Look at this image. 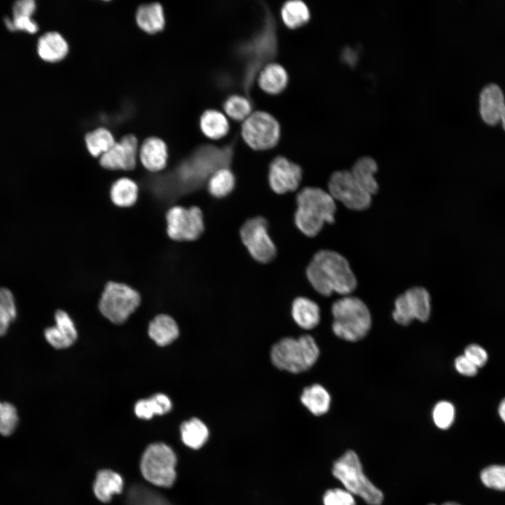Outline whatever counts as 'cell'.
Listing matches in <instances>:
<instances>
[{
	"label": "cell",
	"instance_id": "cell-1",
	"mask_svg": "<svg viewBox=\"0 0 505 505\" xmlns=\"http://www.w3.org/2000/svg\"><path fill=\"white\" fill-rule=\"evenodd\" d=\"M306 275L312 287L323 296H330L333 292L346 295L357 285L348 260L330 250H322L314 255L307 268Z\"/></svg>",
	"mask_w": 505,
	"mask_h": 505
},
{
	"label": "cell",
	"instance_id": "cell-2",
	"mask_svg": "<svg viewBox=\"0 0 505 505\" xmlns=\"http://www.w3.org/2000/svg\"><path fill=\"white\" fill-rule=\"evenodd\" d=\"M295 222L299 230L310 237L316 236L325 223H333L337 206L328 191L307 187L297 196Z\"/></svg>",
	"mask_w": 505,
	"mask_h": 505
},
{
	"label": "cell",
	"instance_id": "cell-3",
	"mask_svg": "<svg viewBox=\"0 0 505 505\" xmlns=\"http://www.w3.org/2000/svg\"><path fill=\"white\" fill-rule=\"evenodd\" d=\"M276 25L268 13L261 29L238 50L244 62L243 86L248 90L260 69L274 58L277 52ZM246 90V92H247Z\"/></svg>",
	"mask_w": 505,
	"mask_h": 505
},
{
	"label": "cell",
	"instance_id": "cell-4",
	"mask_svg": "<svg viewBox=\"0 0 505 505\" xmlns=\"http://www.w3.org/2000/svg\"><path fill=\"white\" fill-rule=\"evenodd\" d=\"M332 328L339 338L356 342L363 338L371 327V316L366 304L356 297L345 296L332 306Z\"/></svg>",
	"mask_w": 505,
	"mask_h": 505
},
{
	"label": "cell",
	"instance_id": "cell-5",
	"mask_svg": "<svg viewBox=\"0 0 505 505\" xmlns=\"http://www.w3.org/2000/svg\"><path fill=\"white\" fill-rule=\"evenodd\" d=\"M320 354L314 339L308 335L298 339L285 337L271 350V360L277 368L292 373L307 370L316 362Z\"/></svg>",
	"mask_w": 505,
	"mask_h": 505
},
{
	"label": "cell",
	"instance_id": "cell-6",
	"mask_svg": "<svg viewBox=\"0 0 505 505\" xmlns=\"http://www.w3.org/2000/svg\"><path fill=\"white\" fill-rule=\"evenodd\" d=\"M332 474L348 492L359 496L368 504L380 505L382 503V491L363 473L362 464L355 452L348 450L337 459L333 464Z\"/></svg>",
	"mask_w": 505,
	"mask_h": 505
},
{
	"label": "cell",
	"instance_id": "cell-7",
	"mask_svg": "<svg viewBox=\"0 0 505 505\" xmlns=\"http://www.w3.org/2000/svg\"><path fill=\"white\" fill-rule=\"evenodd\" d=\"M230 147L218 148L213 145L199 147L180 167L178 177L187 186L211 175L215 170L226 167L231 157Z\"/></svg>",
	"mask_w": 505,
	"mask_h": 505
},
{
	"label": "cell",
	"instance_id": "cell-8",
	"mask_svg": "<svg viewBox=\"0 0 505 505\" xmlns=\"http://www.w3.org/2000/svg\"><path fill=\"white\" fill-rule=\"evenodd\" d=\"M177 458L173 450L162 443L149 445L142 454L140 469L144 478L156 485L169 487L176 478Z\"/></svg>",
	"mask_w": 505,
	"mask_h": 505
},
{
	"label": "cell",
	"instance_id": "cell-9",
	"mask_svg": "<svg viewBox=\"0 0 505 505\" xmlns=\"http://www.w3.org/2000/svg\"><path fill=\"white\" fill-rule=\"evenodd\" d=\"M140 303V295L130 286L120 283L109 282L99 302L102 314L111 322H125Z\"/></svg>",
	"mask_w": 505,
	"mask_h": 505
},
{
	"label": "cell",
	"instance_id": "cell-10",
	"mask_svg": "<svg viewBox=\"0 0 505 505\" xmlns=\"http://www.w3.org/2000/svg\"><path fill=\"white\" fill-rule=\"evenodd\" d=\"M241 135L252 149L266 150L275 147L279 141L281 127L271 114L255 111L243 121Z\"/></svg>",
	"mask_w": 505,
	"mask_h": 505
},
{
	"label": "cell",
	"instance_id": "cell-11",
	"mask_svg": "<svg viewBox=\"0 0 505 505\" xmlns=\"http://www.w3.org/2000/svg\"><path fill=\"white\" fill-rule=\"evenodd\" d=\"M328 187L335 201L341 202L351 210H364L371 204L372 196L362 188L350 170L334 172L329 179Z\"/></svg>",
	"mask_w": 505,
	"mask_h": 505
},
{
	"label": "cell",
	"instance_id": "cell-12",
	"mask_svg": "<svg viewBox=\"0 0 505 505\" xmlns=\"http://www.w3.org/2000/svg\"><path fill=\"white\" fill-rule=\"evenodd\" d=\"M241 238L250 255L257 262L267 263L276 255V246L268 233L267 222L261 217L247 220L241 229Z\"/></svg>",
	"mask_w": 505,
	"mask_h": 505
},
{
	"label": "cell",
	"instance_id": "cell-13",
	"mask_svg": "<svg viewBox=\"0 0 505 505\" xmlns=\"http://www.w3.org/2000/svg\"><path fill=\"white\" fill-rule=\"evenodd\" d=\"M167 232L175 241H194L204 230L203 213L198 207L174 206L166 214Z\"/></svg>",
	"mask_w": 505,
	"mask_h": 505
},
{
	"label": "cell",
	"instance_id": "cell-14",
	"mask_svg": "<svg viewBox=\"0 0 505 505\" xmlns=\"http://www.w3.org/2000/svg\"><path fill=\"white\" fill-rule=\"evenodd\" d=\"M431 314V297L422 287H413L397 297L395 301L393 319L402 325L417 319L425 322Z\"/></svg>",
	"mask_w": 505,
	"mask_h": 505
},
{
	"label": "cell",
	"instance_id": "cell-15",
	"mask_svg": "<svg viewBox=\"0 0 505 505\" xmlns=\"http://www.w3.org/2000/svg\"><path fill=\"white\" fill-rule=\"evenodd\" d=\"M301 167L283 156L276 157L270 163L269 182L277 194L296 190L302 180Z\"/></svg>",
	"mask_w": 505,
	"mask_h": 505
},
{
	"label": "cell",
	"instance_id": "cell-16",
	"mask_svg": "<svg viewBox=\"0 0 505 505\" xmlns=\"http://www.w3.org/2000/svg\"><path fill=\"white\" fill-rule=\"evenodd\" d=\"M138 142L133 135H126L100 156V165L111 170H132L135 167Z\"/></svg>",
	"mask_w": 505,
	"mask_h": 505
},
{
	"label": "cell",
	"instance_id": "cell-17",
	"mask_svg": "<svg viewBox=\"0 0 505 505\" xmlns=\"http://www.w3.org/2000/svg\"><path fill=\"white\" fill-rule=\"evenodd\" d=\"M55 325L44 331L47 342L55 349H65L74 344L77 338L74 324L68 314L58 310L55 314Z\"/></svg>",
	"mask_w": 505,
	"mask_h": 505
},
{
	"label": "cell",
	"instance_id": "cell-18",
	"mask_svg": "<svg viewBox=\"0 0 505 505\" xmlns=\"http://www.w3.org/2000/svg\"><path fill=\"white\" fill-rule=\"evenodd\" d=\"M504 107V96L499 86L494 83L485 86L480 95V113L484 121L489 125L497 124Z\"/></svg>",
	"mask_w": 505,
	"mask_h": 505
},
{
	"label": "cell",
	"instance_id": "cell-19",
	"mask_svg": "<svg viewBox=\"0 0 505 505\" xmlns=\"http://www.w3.org/2000/svg\"><path fill=\"white\" fill-rule=\"evenodd\" d=\"M140 159L145 168L152 172L163 169L167 163V145L156 137L147 138L140 149Z\"/></svg>",
	"mask_w": 505,
	"mask_h": 505
},
{
	"label": "cell",
	"instance_id": "cell-20",
	"mask_svg": "<svg viewBox=\"0 0 505 505\" xmlns=\"http://www.w3.org/2000/svg\"><path fill=\"white\" fill-rule=\"evenodd\" d=\"M257 80L262 90L270 95H276L286 88L288 74L282 65L271 62L260 69Z\"/></svg>",
	"mask_w": 505,
	"mask_h": 505
},
{
	"label": "cell",
	"instance_id": "cell-21",
	"mask_svg": "<svg viewBox=\"0 0 505 505\" xmlns=\"http://www.w3.org/2000/svg\"><path fill=\"white\" fill-rule=\"evenodd\" d=\"M68 44L63 36L56 32L42 35L37 44L39 57L45 61L54 62L62 60L68 53Z\"/></svg>",
	"mask_w": 505,
	"mask_h": 505
},
{
	"label": "cell",
	"instance_id": "cell-22",
	"mask_svg": "<svg viewBox=\"0 0 505 505\" xmlns=\"http://www.w3.org/2000/svg\"><path fill=\"white\" fill-rule=\"evenodd\" d=\"M148 334L156 344L166 346L179 335V328L175 321L166 314H159L149 323Z\"/></svg>",
	"mask_w": 505,
	"mask_h": 505
},
{
	"label": "cell",
	"instance_id": "cell-23",
	"mask_svg": "<svg viewBox=\"0 0 505 505\" xmlns=\"http://www.w3.org/2000/svg\"><path fill=\"white\" fill-rule=\"evenodd\" d=\"M378 169L377 162L371 157L359 158L354 164L350 172L362 188L372 196L379 189L375 175Z\"/></svg>",
	"mask_w": 505,
	"mask_h": 505
},
{
	"label": "cell",
	"instance_id": "cell-24",
	"mask_svg": "<svg viewBox=\"0 0 505 505\" xmlns=\"http://www.w3.org/2000/svg\"><path fill=\"white\" fill-rule=\"evenodd\" d=\"M292 316L295 323L302 328L312 329L320 322V308L313 300L299 297L293 301Z\"/></svg>",
	"mask_w": 505,
	"mask_h": 505
},
{
	"label": "cell",
	"instance_id": "cell-25",
	"mask_svg": "<svg viewBox=\"0 0 505 505\" xmlns=\"http://www.w3.org/2000/svg\"><path fill=\"white\" fill-rule=\"evenodd\" d=\"M136 22L140 29L149 34L161 31L165 25L162 6L157 2L141 5L137 10Z\"/></svg>",
	"mask_w": 505,
	"mask_h": 505
},
{
	"label": "cell",
	"instance_id": "cell-26",
	"mask_svg": "<svg viewBox=\"0 0 505 505\" xmlns=\"http://www.w3.org/2000/svg\"><path fill=\"white\" fill-rule=\"evenodd\" d=\"M123 485V479L119 473L111 470H101L96 475L93 491L100 501L107 503L111 501L113 494L121 492Z\"/></svg>",
	"mask_w": 505,
	"mask_h": 505
},
{
	"label": "cell",
	"instance_id": "cell-27",
	"mask_svg": "<svg viewBox=\"0 0 505 505\" xmlns=\"http://www.w3.org/2000/svg\"><path fill=\"white\" fill-rule=\"evenodd\" d=\"M199 124L203 135L211 140L220 139L229 130L227 116L216 109L205 111L200 118Z\"/></svg>",
	"mask_w": 505,
	"mask_h": 505
},
{
	"label": "cell",
	"instance_id": "cell-28",
	"mask_svg": "<svg viewBox=\"0 0 505 505\" xmlns=\"http://www.w3.org/2000/svg\"><path fill=\"white\" fill-rule=\"evenodd\" d=\"M302 404L314 415L319 416L326 413L330 405L331 398L326 389L320 384L306 387L300 397Z\"/></svg>",
	"mask_w": 505,
	"mask_h": 505
},
{
	"label": "cell",
	"instance_id": "cell-29",
	"mask_svg": "<svg viewBox=\"0 0 505 505\" xmlns=\"http://www.w3.org/2000/svg\"><path fill=\"white\" fill-rule=\"evenodd\" d=\"M172 408L170 398L163 393H156L148 399H142L135 405V412L141 419H151L154 415H164Z\"/></svg>",
	"mask_w": 505,
	"mask_h": 505
},
{
	"label": "cell",
	"instance_id": "cell-30",
	"mask_svg": "<svg viewBox=\"0 0 505 505\" xmlns=\"http://www.w3.org/2000/svg\"><path fill=\"white\" fill-rule=\"evenodd\" d=\"M180 433L183 443L192 449L201 447L209 435L206 425L198 418L183 422L180 426Z\"/></svg>",
	"mask_w": 505,
	"mask_h": 505
},
{
	"label": "cell",
	"instance_id": "cell-31",
	"mask_svg": "<svg viewBox=\"0 0 505 505\" xmlns=\"http://www.w3.org/2000/svg\"><path fill=\"white\" fill-rule=\"evenodd\" d=\"M281 15L285 25L290 29L301 27L310 19L308 6L304 2L299 0L285 2L281 8Z\"/></svg>",
	"mask_w": 505,
	"mask_h": 505
},
{
	"label": "cell",
	"instance_id": "cell-32",
	"mask_svg": "<svg viewBox=\"0 0 505 505\" xmlns=\"http://www.w3.org/2000/svg\"><path fill=\"white\" fill-rule=\"evenodd\" d=\"M110 194L112 201L116 206L128 207L136 201L138 187L133 180L123 177L113 184Z\"/></svg>",
	"mask_w": 505,
	"mask_h": 505
},
{
	"label": "cell",
	"instance_id": "cell-33",
	"mask_svg": "<svg viewBox=\"0 0 505 505\" xmlns=\"http://www.w3.org/2000/svg\"><path fill=\"white\" fill-rule=\"evenodd\" d=\"M235 177L227 167L215 170L209 177L208 189L210 194L217 198L227 196L234 188Z\"/></svg>",
	"mask_w": 505,
	"mask_h": 505
},
{
	"label": "cell",
	"instance_id": "cell-34",
	"mask_svg": "<svg viewBox=\"0 0 505 505\" xmlns=\"http://www.w3.org/2000/svg\"><path fill=\"white\" fill-rule=\"evenodd\" d=\"M128 505H173L159 493L142 485H133L127 494Z\"/></svg>",
	"mask_w": 505,
	"mask_h": 505
},
{
	"label": "cell",
	"instance_id": "cell-35",
	"mask_svg": "<svg viewBox=\"0 0 505 505\" xmlns=\"http://www.w3.org/2000/svg\"><path fill=\"white\" fill-rule=\"evenodd\" d=\"M85 140L88 152L95 157L101 156L116 142L112 133L104 128L87 133Z\"/></svg>",
	"mask_w": 505,
	"mask_h": 505
},
{
	"label": "cell",
	"instance_id": "cell-36",
	"mask_svg": "<svg viewBox=\"0 0 505 505\" xmlns=\"http://www.w3.org/2000/svg\"><path fill=\"white\" fill-rule=\"evenodd\" d=\"M252 102L245 95H231L224 103L225 114L231 119L238 121L245 120L252 112Z\"/></svg>",
	"mask_w": 505,
	"mask_h": 505
},
{
	"label": "cell",
	"instance_id": "cell-37",
	"mask_svg": "<svg viewBox=\"0 0 505 505\" xmlns=\"http://www.w3.org/2000/svg\"><path fill=\"white\" fill-rule=\"evenodd\" d=\"M16 307L12 292L0 288V336L6 334L11 323L16 317Z\"/></svg>",
	"mask_w": 505,
	"mask_h": 505
},
{
	"label": "cell",
	"instance_id": "cell-38",
	"mask_svg": "<svg viewBox=\"0 0 505 505\" xmlns=\"http://www.w3.org/2000/svg\"><path fill=\"white\" fill-rule=\"evenodd\" d=\"M488 488L505 491V465H491L482 470L480 476Z\"/></svg>",
	"mask_w": 505,
	"mask_h": 505
},
{
	"label": "cell",
	"instance_id": "cell-39",
	"mask_svg": "<svg viewBox=\"0 0 505 505\" xmlns=\"http://www.w3.org/2000/svg\"><path fill=\"white\" fill-rule=\"evenodd\" d=\"M18 422L17 410L7 402L0 401V434L10 436L15 431Z\"/></svg>",
	"mask_w": 505,
	"mask_h": 505
},
{
	"label": "cell",
	"instance_id": "cell-40",
	"mask_svg": "<svg viewBox=\"0 0 505 505\" xmlns=\"http://www.w3.org/2000/svg\"><path fill=\"white\" fill-rule=\"evenodd\" d=\"M455 410L453 405L448 401L438 403L433 410V419L436 426L441 429H448L453 423Z\"/></svg>",
	"mask_w": 505,
	"mask_h": 505
},
{
	"label": "cell",
	"instance_id": "cell-41",
	"mask_svg": "<svg viewBox=\"0 0 505 505\" xmlns=\"http://www.w3.org/2000/svg\"><path fill=\"white\" fill-rule=\"evenodd\" d=\"M323 501L324 505H356L353 494L346 490L339 488L327 490Z\"/></svg>",
	"mask_w": 505,
	"mask_h": 505
},
{
	"label": "cell",
	"instance_id": "cell-42",
	"mask_svg": "<svg viewBox=\"0 0 505 505\" xmlns=\"http://www.w3.org/2000/svg\"><path fill=\"white\" fill-rule=\"evenodd\" d=\"M5 24L11 31L23 30L32 34L38 30L37 24L31 17L16 16L13 20L6 18Z\"/></svg>",
	"mask_w": 505,
	"mask_h": 505
},
{
	"label": "cell",
	"instance_id": "cell-43",
	"mask_svg": "<svg viewBox=\"0 0 505 505\" xmlns=\"http://www.w3.org/2000/svg\"><path fill=\"white\" fill-rule=\"evenodd\" d=\"M464 355L477 368L485 365L488 358L486 351L482 346L476 344L466 346Z\"/></svg>",
	"mask_w": 505,
	"mask_h": 505
},
{
	"label": "cell",
	"instance_id": "cell-44",
	"mask_svg": "<svg viewBox=\"0 0 505 505\" xmlns=\"http://www.w3.org/2000/svg\"><path fill=\"white\" fill-rule=\"evenodd\" d=\"M454 366L457 372L464 376L473 377L478 373V368H477L464 355H462L456 358L454 361Z\"/></svg>",
	"mask_w": 505,
	"mask_h": 505
},
{
	"label": "cell",
	"instance_id": "cell-45",
	"mask_svg": "<svg viewBox=\"0 0 505 505\" xmlns=\"http://www.w3.org/2000/svg\"><path fill=\"white\" fill-rule=\"evenodd\" d=\"M36 8L35 1L33 0H20L16 1L13 7V17H31Z\"/></svg>",
	"mask_w": 505,
	"mask_h": 505
},
{
	"label": "cell",
	"instance_id": "cell-46",
	"mask_svg": "<svg viewBox=\"0 0 505 505\" xmlns=\"http://www.w3.org/2000/svg\"><path fill=\"white\" fill-rule=\"evenodd\" d=\"M343 58L347 63L353 65L354 62L356 61V55H355L354 52L352 51V50L347 48L346 49L344 50Z\"/></svg>",
	"mask_w": 505,
	"mask_h": 505
},
{
	"label": "cell",
	"instance_id": "cell-47",
	"mask_svg": "<svg viewBox=\"0 0 505 505\" xmlns=\"http://www.w3.org/2000/svg\"><path fill=\"white\" fill-rule=\"evenodd\" d=\"M498 412H499L500 418L505 423V398H504L501 401V403L499 405Z\"/></svg>",
	"mask_w": 505,
	"mask_h": 505
},
{
	"label": "cell",
	"instance_id": "cell-48",
	"mask_svg": "<svg viewBox=\"0 0 505 505\" xmlns=\"http://www.w3.org/2000/svg\"><path fill=\"white\" fill-rule=\"evenodd\" d=\"M500 121H501L502 126H503L504 129L505 130V107H504V110H503V112H502V114H501Z\"/></svg>",
	"mask_w": 505,
	"mask_h": 505
},
{
	"label": "cell",
	"instance_id": "cell-49",
	"mask_svg": "<svg viewBox=\"0 0 505 505\" xmlns=\"http://www.w3.org/2000/svg\"><path fill=\"white\" fill-rule=\"evenodd\" d=\"M429 505H436V504H431ZM442 505H460V504H459L458 503L454 502V501H447V502L443 504Z\"/></svg>",
	"mask_w": 505,
	"mask_h": 505
}]
</instances>
